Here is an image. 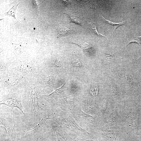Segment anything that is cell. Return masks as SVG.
Returning a JSON list of instances; mask_svg holds the SVG:
<instances>
[{"instance_id": "ba28073f", "label": "cell", "mask_w": 141, "mask_h": 141, "mask_svg": "<svg viewBox=\"0 0 141 141\" xmlns=\"http://www.w3.org/2000/svg\"><path fill=\"white\" fill-rule=\"evenodd\" d=\"M101 15L102 17V20L104 25L105 28L109 32L114 33L115 30L119 26L122 25L127 26L126 21L118 23H113L105 19Z\"/></svg>"}, {"instance_id": "2e32d148", "label": "cell", "mask_w": 141, "mask_h": 141, "mask_svg": "<svg viewBox=\"0 0 141 141\" xmlns=\"http://www.w3.org/2000/svg\"><path fill=\"white\" fill-rule=\"evenodd\" d=\"M105 136L110 138L113 141H118L116 136L114 133L108 130H102Z\"/></svg>"}, {"instance_id": "6da1fadb", "label": "cell", "mask_w": 141, "mask_h": 141, "mask_svg": "<svg viewBox=\"0 0 141 141\" xmlns=\"http://www.w3.org/2000/svg\"><path fill=\"white\" fill-rule=\"evenodd\" d=\"M54 120L62 128L67 129L79 136L87 135V132L78 124L72 113L57 108L52 111Z\"/></svg>"}, {"instance_id": "5bb4252c", "label": "cell", "mask_w": 141, "mask_h": 141, "mask_svg": "<svg viewBox=\"0 0 141 141\" xmlns=\"http://www.w3.org/2000/svg\"><path fill=\"white\" fill-rule=\"evenodd\" d=\"M62 65V61L58 58H53L50 62V67H60Z\"/></svg>"}, {"instance_id": "603a6c76", "label": "cell", "mask_w": 141, "mask_h": 141, "mask_svg": "<svg viewBox=\"0 0 141 141\" xmlns=\"http://www.w3.org/2000/svg\"></svg>"}, {"instance_id": "30bf717a", "label": "cell", "mask_w": 141, "mask_h": 141, "mask_svg": "<svg viewBox=\"0 0 141 141\" xmlns=\"http://www.w3.org/2000/svg\"><path fill=\"white\" fill-rule=\"evenodd\" d=\"M57 75L56 74H52L49 75L45 80V87H54Z\"/></svg>"}, {"instance_id": "5b68a950", "label": "cell", "mask_w": 141, "mask_h": 141, "mask_svg": "<svg viewBox=\"0 0 141 141\" xmlns=\"http://www.w3.org/2000/svg\"><path fill=\"white\" fill-rule=\"evenodd\" d=\"M66 83V82L60 87L55 89L54 91L50 94L39 96L40 98L44 99L49 103L52 111L57 108V102L59 95L63 91L67 90V88L65 85Z\"/></svg>"}, {"instance_id": "7c38bea8", "label": "cell", "mask_w": 141, "mask_h": 141, "mask_svg": "<svg viewBox=\"0 0 141 141\" xmlns=\"http://www.w3.org/2000/svg\"><path fill=\"white\" fill-rule=\"evenodd\" d=\"M68 16L70 20V22H73L76 24L81 26L83 23L81 18L79 16L69 13H64Z\"/></svg>"}, {"instance_id": "8992f818", "label": "cell", "mask_w": 141, "mask_h": 141, "mask_svg": "<svg viewBox=\"0 0 141 141\" xmlns=\"http://www.w3.org/2000/svg\"><path fill=\"white\" fill-rule=\"evenodd\" d=\"M55 141H76L71 138L62 127L52 124Z\"/></svg>"}, {"instance_id": "3957f363", "label": "cell", "mask_w": 141, "mask_h": 141, "mask_svg": "<svg viewBox=\"0 0 141 141\" xmlns=\"http://www.w3.org/2000/svg\"><path fill=\"white\" fill-rule=\"evenodd\" d=\"M31 112L34 119L40 116L41 119L45 115V112L40 106L39 97L34 89H32L30 93Z\"/></svg>"}, {"instance_id": "e0dca14e", "label": "cell", "mask_w": 141, "mask_h": 141, "mask_svg": "<svg viewBox=\"0 0 141 141\" xmlns=\"http://www.w3.org/2000/svg\"><path fill=\"white\" fill-rule=\"evenodd\" d=\"M42 3L37 4L35 0H33L31 1V5L32 9L33 10L35 11L37 14H38L39 13L38 10L39 7Z\"/></svg>"}, {"instance_id": "7a4b0ae2", "label": "cell", "mask_w": 141, "mask_h": 141, "mask_svg": "<svg viewBox=\"0 0 141 141\" xmlns=\"http://www.w3.org/2000/svg\"><path fill=\"white\" fill-rule=\"evenodd\" d=\"M21 92H17L9 94L5 96L3 98L0 102L1 105L4 104L10 107L13 110L14 120V126L12 130L13 131L15 126L14 118V109L16 108L20 110L26 117L24 112L23 110H25L21 103Z\"/></svg>"}, {"instance_id": "52a82bcc", "label": "cell", "mask_w": 141, "mask_h": 141, "mask_svg": "<svg viewBox=\"0 0 141 141\" xmlns=\"http://www.w3.org/2000/svg\"><path fill=\"white\" fill-rule=\"evenodd\" d=\"M47 119L46 118H42L34 127L31 129L27 128L22 135L21 139H27L34 135L36 133L39 131L41 127L46 125L45 122Z\"/></svg>"}, {"instance_id": "ac0fdd59", "label": "cell", "mask_w": 141, "mask_h": 141, "mask_svg": "<svg viewBox=\"0 0 141 141\" xmlns=\"http://www.w3.org/2000/svg\"><path fill=\"white\" fill-rule=\"evenodd\" d=\"M0 126L3 128L5 131V137L7 136V131L6 128L5 120L1 116L0 117Z\"/></svg>"}, {"instance_id": "d6986e66", "label": "cell", "mask_w": 141, "mask_h": 141, "mask_svg": "<svg viewBox=\"0 0 141 141\" xmlns=\"http://www.w3.org/2000/svg\"><path fill=\"white\" fill-rule=\"evenodd\" d=\"M26 141H48V140L43 136H39L32 140H27Z\"/></svg>"}, {"instance_id": "8fae6325", "label": "cell", "mask_w": 141, "mask_h": 141, "mask_svg": "<svg viewBox=\"0 0 141 141\" xmlns=\"http://www.w3.org/2000/svg\"><path fill=\"white\" fill-rule=\"evenodd\" d=\"M70 43L76 44L86 51H89L91 49L90 45L87 43L80 40H73Z\"/></svg>"}, {"instance_id": "44dd1931", "label": "cell", "mask_w": 141, "mask_h": 141, "mask_svg": "<svg viewBox=\"0 0 141 141\" xmlns=\"http://www.w3.org/2000/svg\"><path fill=\"white\" fill-rule=\"evenodd\" d=\"M76 141H98L97 140H86L84 138H77L76 140H75Z\"/></svg>"}, {"instance_id": "7402d4cb", "label": "cell", "mask_w": 141, "mask_h": 141, "mask_svg": "<svg viewBox=\"0 0 141 141\" xmlns=\"http://www.w3.org/2000/svg\"><path fill=\"white\" fill-rule=\"evenodd\" d=\"M64 2L66 5H67L70 4V2L69 1H63Z\"/></svg>"}, {"instance_id": "4fadbf2b", "label": "cell", "mask_w": 141, "mask_h": 141, "mask_svg": "<svg viewBox=\"0 0 141 141\" xmlns=\"http://www.w3.org/2000/svg\"><path fill=\"white\" fill-rule=\"evenodd\" d=\"M14 5L10 9L8 12L5 13V15L7 16H12L15 19L17 20L15 17V14L16 12V10L18 5L19 4L16 1L14 2Z\"/></svg>"}, {"instance_id": "277c9868", "label": "cell", "mask_w": 141, "mask_h": 141, "mask_svg": "<svg viewBox=\"0 0 141 141\" xmlns=\"http://www.w3.org/2000/svg\"><path fill=\"white\" fill-rule=\"evenodd\" d=\"M75 92L71 95L61 99H58L57 102V108L67 112L72 113L78 105L75 103Z\"/></svg>"}, {"instance_id": "ffe728a7", "label": "cell", "mask_w": 141, "mask_h": 141, "mask_svg": "<svg viewBox=\"0 0 141 141\" xmlns=\"http://www.w3.org/2000/svg\"><path fill=\"white\" fill-rule=\"evenodd\" d=\"M132 43H137L140 45L141 43V37H134L132 39L127 45V46Z\"/></svg>"}, {"instance_id": "9c48e42d", "label": "cell", "mask_w": 141, "mask_h": 141, "mask_svg": "<svg viewBox=\"0 0 141 141\" xmlns=\"http://www.w3.org/2000/svg\"><path fill=\"white\" fill-rule=\"evenodd\" d=\"M73 32L74 30L70 28L61 24L59 25L56 31L57 38L68 36Z\"/></svg>"}, {"instance_id": "9a60e30c", "label": "cell", "mask_w": 141, "mask_h": 141, "mask_svg": "<svg viewBox=\"0 0 141 141\" xmlns=\"http://www.w3.org/2000/svg\"><path fill=\"white\" fill-rule=\"evenodd\" d=\"M89 26L90 28L93 33L97 37L100 38H105V36H104L100 34L98 32L96 24L93 23H89Z\"/></svg>"}]
</instances>
